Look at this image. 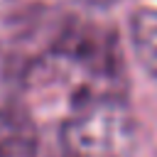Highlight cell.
Instances as JSON below:
<instances>
[{"mask_svg":"<svg viewBox=\"0 0 157 157\" xmlns=\"http://www.w3.org/2000/svg\"><path fill=\"white\" fill-rule=\"evenodd\" d=\"M56 123L59 157H130L135 150L137 125L125 91L91 96Z\"/></svg>","mask_w":157,"mask_h":157,"instance_id":"cell-2","label":"cell"},{"mask_svg":"<svg viewBox=\"0 0 157 157\" xmlns=\"http://www.w3.org/2000/svg\"><path fill=\"white\" fill-rule=\"evenodd\" d=\"M0 157H37V123L20 105H0Z\"/></svg>","mask_w":157,"mask_h":157,"instance_id":"cell-3","label":"cell"},{"mask_svg":"<svg viewBox=\"0 0 157 157\" xmlns=\"http://www.w3.org/2000/svg\"><path fill=\"white\" fill-rule=\"evenodd\" d=\"M108 91H125L120 52L110 37L76 27L27 66L22 105L34 123L59 120L81 101Z\"/></svg>","mask_w":157,"mask_h":157,"instance_id":"cell-1","label":"cell"},{"mask_svg":"<svg viewBox=\"0 0 157 157\" xmlns=\"http://www.w3.org/2000/svg\"><path fill=\"white\" fill-rule=\"evenodd\" d=\"M88 2H110V0H88Z\"/></svg>","mask_w":157,"mask_h":157,"instance_id":"cell-5","label":"cell"},{"mask_svg":"<svg viewBox=\"0 0 157 157\" xmlns=\"http://www.w3.org/2000/svg\"><path fill=\"white\" fill-rule=\"evenodd\" d=\"M130 37L140 64L157 78V10L155 7H140L132 12Z\"/></svg>","mask_w":157,"mask_h":157,"instance_id":"cell-4","label":"cell"}]
</instances>
